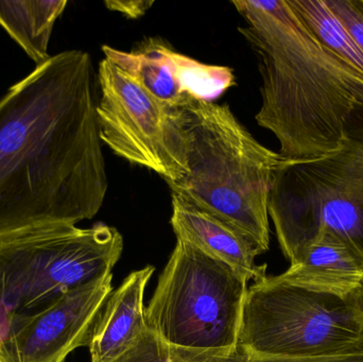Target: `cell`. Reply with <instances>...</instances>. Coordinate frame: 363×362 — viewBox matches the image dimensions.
I'll return each mask as SVG.
<instances>
[{
	"label": "cell",
	"mask_w": 363,
	"mask_h": 362,
	"mask_svg": "<svg viewBox=\"0 0 363 362\" xmlns=\"http://www.w3.org/2000/svg\"><path fill=\"white\" fill-rule=\"evenodd\" d=\"M91 55L64 51L0 99V236L76 225L108 191Z\"/></svg>",
	"instance_id": "6da1fadb"
},
{
	"label": "cell",
	"mask_w": 363,
	"mask_h": 362,
	"mask_svg": "<svg viewBox=\"0 0 363 362\" xmlns=\"http://www.w3.org/2000/svg\"><path fill=\"white\" fill-rule=\"evenodd\" d=\"M239 32L259 57L258 125L284 159H311L341 146L347 119L363 106V78L326 49L287 0L233 1Z\"/></svg>",
	"instance_id": "7a4b0ae2"
},
{
	"label": "cell",
	"mask_w": 363,
	"mask_h": 362,
	"mask_svg": "<svg viewBox=\"0 0 363 362\" xmlns=\"http://www.w3.org/2000/svg\"><path fill=\"white\" fill-rule=\"evenodd\" d=\"M178 111L187 171L168 186L264 254L270 246L269 193L283 157L258 142L228 104L196 100Z\"/></svg>",
	"instance_id": "3957f363"
},
{
	"label": "cell",
	"mask_w": 363,
	"mask_h": 362,
	"mask_svg": "<svg viewBox=\"0 0 363 362\" xmlns=\"http://www.w3.org/2000/svg\"><path fill=\"white\" fill-rule=\"evenodd\" d=\"M123 251L118 230L53 225L0 236V339L70 291L113 273Z\"/></svg>",
	"instance_id": "277c9868"
},
{
	"label": "cell",
	"mask_w": 363,
	"mask_h": 362,
	"mask_svg": "<svg viewBox=\"0 0 363 362\" xmlns=\"http://www.w3.org/2000/svg\"><path fill=\"white\" fill-rule=\"evenodd\" d=\"M281 252L294 263L325 230L363 257V127L347 119L337 150L311 159H284L268 200Z\"/></svg>",
	"instance_id": "5b68a950"
},
{
	"label": "cell",
	"mask_w": 363,
	"mask_h": 362,
	"mask_svg": "<svg viewBox=\"0 0 363 362\" xmlns=\"http://www.w3.org/2000/svg\"><path fill=\"white\" fill-rule=\"evenodd\" d=\"M247 283L221 259L177 239L145 310L147 327L179 348L233 352L239 348Z\"/></svg>",
	"instance_id": "8992f818"
},
{
	"label": "cell",
	"mask_w": 363,
	"mask_h": 362,
	"mask_svg": "<svg viewBox=\"0 0 363 362\" xmlns=\"http://www.w3.org/2000/svg\"><path fill=\"white\" fill-rule=\"evenodd\" d=\"M239 346L277 358L360 354L363 323L351 299L267 276L247 289Z\"/></svg>",
	"instance_id": "52a82bcc"
},
{
	"label": "cell",
	"mask_w": 363,
	"mask_h": 362,
	"mask_svg": "<svg viewBox=\"0 0 363 362\" xmlns=\"http://www.w3.org/2000/svg\"><path fill=\"white\" fill-rule=\"evenodd\" d=\"M98 82L102 142L125 161L152 170L167 184L181 180L187 162L178 108L162 103L106 57L99 64Z\"/></svg>",
	"instance_id": "ba28073f"
},
{
	"label": "cell",
	"mask_w": 363,
	"mask_h": 362,
	"mask_svg": "<svg viewBox=\"0 0 363 362\" xmlns=\"http://www.w3.org/2000/svg\"><path fill=\"white\" fill-rule=\"evenodd\" d=\"M113 290V273L106 274L17 323L0 339V361L64 362L77 349L89 348Z\"/></svg>",
	"instance_id": "9c48e42d"
},
{
	"label": "cell",
	"mask_w": 363,
	"mask_h": 362,
	"mask_svg": "<svg viewBox=\"0 0 363 362\" xmlns=\"http://www.w3.org/2000/svg\"><path fill=\"white\" fill-rule=\"evenodd\" d=\"M102 51L106 59L172 108L196 100L215 101L236 84L232 68L196 61L159 38H147L131 51L106 45Z\"/></svg>",
	"instance_id": "30bf717a"
},
{
	"label": "cell",
	"mask_w": 363,
	"mask_h": 362,
	"mask_svg": "<svg viewBox=\"0 0 363 362\" xmlns=\"http://www.w3.org/2000/svg\"><path fill=\"white\" fill-rule=\"evenodd\" d=\"M279 278L307 290L350 300L363 287V257L345 240L322 230Z\"/></svg>",
	"instance_id": "8fae6325"
},
{
	"label": "cell",
	"mask_w": 363,
	"mask_h": 362,
	"mask_svg": "<svg viewBox=\"0 0 363 362\" xmlns=\"http://www.w3.org/2000/svg\"><path fill=\"white\" fill-rule=\"evenodd\" d=\"M155 268L131 272L112 291L96 324L89 349L91 362H112L125 354L147 329L144 297Z\"/></svg>",
	"instance_id": "7c38bea8"
},
{
	"label": "cell",
	"mask_w": 363,
	"mask_h": 362,
	"mask_svg": "<svg viewBox=\"0 0 363 362\" xmlns=\"http://www.w3.org/2000/svg\"><path fill=\"white\" fill-rule=\"evenodd\" d=\"M172 196L170 219L177 239H183L221 259L247 281L259 283L267 278V265H258L257 251L240 234L215 217Z\"/></svg>",
	"instance_id": "4fadbf2b"
},
{
	"label": "cell",
	"mask_w": 363,
	"mask_h": 362,
	"mask_svg": "<svg viewBox=\"0 0 363 362\" xmlns=\"http://www.w3.org/2000/svg\"><path fill=\"white\" fill-rule=\"evenodd\" d=\"M67 6L66 0L0 1V25L38 66L46 63L53 25Z\"/></svg>",
	"instance_id": "5bb4252c"
},
{
	"label": "cell",
	"mask_w": 363,
	"mask_h": 362,
	"mask_svg": "<svg viewBox=\"0 0 363 362\" xmlns=\"http://www.w3.org/2000/svg\"><path fill=\"white\" fill-rule=\"evenodd\" d=\"M112 362H363V354L322 358H277L255 354L240 346L230 353L206 352L172 346L147 327L135 344Z\"/></svg>",
	"instance_id": "9a60e30c"
},
{
	"label": "cell",
	"mask_w": 363,
	"mask_h": 362,
	"mask_svg": "<svg viewBox=\"0 0 363 362\" xmlns=\"http://www.w3.org/2000/svg\"><path fill=\"white\" fill-rule=\"evenodd\" d=\"M326 49L363 78V52L325 0H287Z\"/></svg>",
	"instance_id": "2e32d148"
},
{
	"label": "cell",
	"mask_w": 363,
	"mask_h": 362,
	"mask_svg": "<svg viewBox=\"0 0 363 362\" xmlns=\"http://www.w3.org/2000/svg\"><path fill=\"white\" fill-rule=\"evenodd\" d=\"M363 52V0H325Z\"/></svg>",
	"instance_id": "e0dca14e"
},
{
	"label": "cell",
	"mask_w": 363,
	"mask_h": 362,
	"mask_svg": "<svg viewBox=\"0 0 363 362\" xmlns=\"http://www.w3.org/2000/svg\"><path fill=\"white\" fill-rule=\"evenodd\" d=\"M153 4L152 0H108L104 2L108 10L119 12L132 19L144 16Z\"/></svg>",
	"instance_id": "ac0fdd59"
},
{
	"label": "cell",
	"mask_w": 363,
	"mask_h": 362,
	"mask_svg": "<svg viewBox=\"0 0 363 362\" xmlns=\"http://www.w3.org/2000/svg\"><path fill=\"white\" fill-rule=\"evenodd\" d=\"M351 301L355 310H357L358 315H359L363 323V287L351 298Z\"/></svg>",
	"instance_id": "d6986e66"
},
{
	"label": "cell",
	"mask_w": 363,
	"mask_h": 362,
	"mask_svg": "<svg viewBox=\"0 0 363 362\" xmlns=\"http://www.w3.org/2000/svg\"><path fill=\"white\" fill-rule=\"evenodd\" d=\"M0 362H2L1 361H0Z\"/></svg>",
	"instance_id": "ffe728a7"
}]
</instances>
